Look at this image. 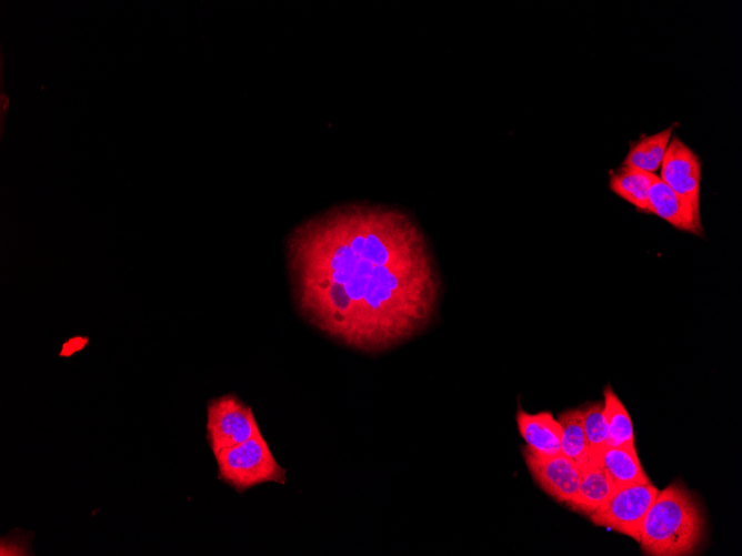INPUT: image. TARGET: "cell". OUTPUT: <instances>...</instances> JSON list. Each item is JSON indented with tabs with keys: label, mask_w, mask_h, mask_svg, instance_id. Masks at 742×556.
Segmentation results:
<instances>
[{
	"label": "cell",
	"mask_w": 742,
	"mask_h": 556,
	"mask_svg": "<svg viewBox=\"0 0 742 556\" xmlns=\"http://www.w3.org/2000/svg\"><path fill=\"white\" fill-rule=\"evenodd\" d=\"M517 424L520 435L533 453L541 456L561 454L562 428L551 412L530 414L519 410Z\"/></svg>",
	"instance_id": "9c48e42d"
},
{
	"label": "cell",
	"mask_w": 742,
	"mask_h": 556,
	"mask_svg": "<svg viewBox=\"0 0 742 556\" xmlns=\"http://www.w3.org/2000/svg\"><path fill=\"white\" fill-rule=\"evenodd\" d=\"M287 266L300 315L365 353L423 331L440 296L423 232L408 213L382 204L351 202L304 220L287 239Z\"/></svg>",
	"instance_id": "6da1fadb"
},
{
	"label": "cell",
	"mask_w": 742,
	"mask_h": 556,
	"mask_svg": "<svg viewBox=\"0 0 742 556\" xmlns=\"http://www.w3.org/2000/svg\"><path fill=\"white\" fill-rule=\"evenodd\" d=\"M648 212L655 214L680 231L695 235L703 234L700 212L695 211L659 176L654 179L649 190Z\"/></svg>",
	"instance_id": "ba28073f"
},
{
	"label": "cell",
	"mask_w": 742,
	"mask_h": 556,
	"mask_svg": "<svg viewBox=\"0 0 742 556\" xmlns=\"http://www.w3.org/2000/svg\"><path fill=\"white\" fill-rule=\"evenodd\" d=\"M704 526L699 501L675 481L658 493L643 519L639 544L645 555H693L702 543Z\"/></svg>",
	"instance_id": "7a4b0ae2"
},
{
	"label": "cell",
	"mask_w": 742,
	"mask_h": 556,
	"mask_svg": "<svg viewBox=\"0 0 742 556\" xmlns=\"http://www.w3.org/2000/svg\"><path fill=\"white\" fill-rule=\"evenodd\" d=\"M213 455L218 478L239 493L263 483L284 485L287 482L285 469L277 462L261 432Z\"/></svg>",
	"instance_id": "3957f363"
},
{
	"label": "cell",
	"mask_w": 742,
	"mask_h": 556,
	"mask_svg": "<svg viewBox=\"0 0 742 556\" xmlns=\"http://www.w3.org/2000/svg\"><path fill=\"white\" fill-rule=\"evenodd\" d=\"M250 406L230 393L207 405V439L212 453L247 442L260 433Z\"/></svg>",
	"instance_id": "5b68a950"
},
{
	"label": "cell",
	"mask_w": 742,
	"mask_h": 556,
	"mask_svg": "<svg viewBox=\"0 0 742 556\" xmlns=\"http://www.w3.org/2000/svg\"><path fill=\"white\" fill-rule=\"evenodd\" d=\"M583 428L591 456L608 446V425L603 402H590L580 407Z\"/></svg>",
	"instance_id": "2e32d148"
},
{
	"label": "cell",
	"mask_w": 742,
	"mask_h": 556,
	"mask_svg": "<svg viewBox=\"0 0 742 556\" xmlns=\"http://www.w3.org/2000/svg\"><path fill=\"white\" fill-rule=\"evenodd\" d=\"M580 473L579 491L568 507L590 517L606 502L615 487L593 459L581 466Z\"/></svg>",
	"instance_id": "8fae6325"
},
{
	"label": "cell",
	"mask_w": 742,
	"mask_h": 556,
	"mask_svg": "<svg viewBox=\"0 0 742 556\" xmlns=\"http://www.w3.org/2000/svg\"><path fill=\"white\" fill-rule=\"evenodd\" d=\"M638 169L622 166L610 178V189L640 211L648 212L649 190L656 178Z\"/></svg>",
	"instance_id": "4fadbf2b"
},
{
	"label": "cell",
	"mask_w": 742,
	"mask_h": 556,
	"mask_svg": "<svg viewBox=\"0 0 742 556\" xmlns=\"http://www.w3.org/2000/svg\"><path fill=\"white\" fill-rule=\"evenodd\" d=\"M603 413L608 425V446L636 449L631 417L611 385L603 390Z\"/></svg>",
	"instance_id": "5bb4252c"
},
{
	"label": "cell",
	"mask_w": 742,
	"mask_h": 556,
	"mask_svg": "<svg viewBox=\"0 0 742 556\" xmlns=\"http://www.w3.org/2000/svg\"><path fill=\"white\" fill-rule=\"evenodd\" d=\"M562 428L561 454L575 463L579 467L592 459L589 451L582 413L579 408H571L558 416Z\"/></svg>",
	"instance_id": "9a60e30c"
},
{
	"label": "cell",
	"mask_w": 742,
	"mask_h": 556,
	"mask_svg": "<svg viewBox=\"0 0 742 556\" xmlns=\"http://www.w3.org/2000/svg\"><path fill=\"white\" fill-rule=\"evenodd\" d=\"M658 493L652 483L615 488L589 518L596 526L608 527L639 543L643 519Z\"/></svg>",
	"instance_id": "277c9868"
},
{
	"label": "cell",
	"mask_w": 742,
	"mask_h": 556,
	"mask_svg": "<svg viewBox=\"0 0 742 556\" xmlns=\"http://www.w3.org/2000/svg\"><path fill=\"white\" fill-rule=\"evenodd\" d=\"M0 99H1V133H2L3 132V123H4V114H6V112L8 110V107H9V98L2 89H1Z\"/></svg>",
	"instance_id": "e0dca14e"
},
{
	"label": "cell",
	"mask_w": 742,
	"mask_h": 556,
	"mask_svg": "<svg viewBox=\"0 0 742 556\" xmlns=\"http://www.w3.org/2000/svg\"><path fill=\"white\" fill-rule=\"evenodd\" d=\"M615 488L651 483L638 457L636 449L606 446L592 456Z\"/></svg>",
	"instance_id": "30bf717a"
},
{
	"label": "cell",
	"mask_w": 742,
	"mask_h": 556,
	"mask_svg": "<svg viewBox=\"0 0 742 556\" xmlns=\"http://www.w3.org/2000/svg\"><path fill=\"white\" fill-rule=\"evenodd\" d=\"M659 178L700 212L701 162L676 135L668 144Z\"/></svg>",
	"instance_id": "52a82bcc"
},
{
	"label": "cell",
	"mask_w": 742,
	"mask_h": 556,
	"mask_svg": "<svg viewBox=\"0 0 742 556\" xmlns=\"http://www.w3.org/2000/svg\"><path fill=\"white\" fill-rule=\"evenodd\" d=\"M673 125L658 133L645 135L632 142L622 166L638 169L651 174L660 171Z\"/></svg>",
	"instance_id": "7c38bea8"
},
{
	"label": "cell",
	"mask_w": 742,
	"mask_h": 556,
	"mask_svg": "<svg viewBox=\"0 0 742 556\" xmlns=\"http://www.w3.org/2000/svg\"><path fill=\"white\" fill-rule=\"evenodd\" d=\"M527 467L534 482L556 502L569 506L580 485V467L564 455L541 456L528 446L522 448Z\"/></svg>",
	"instance_id": "8992f818"
}]
</instances>
